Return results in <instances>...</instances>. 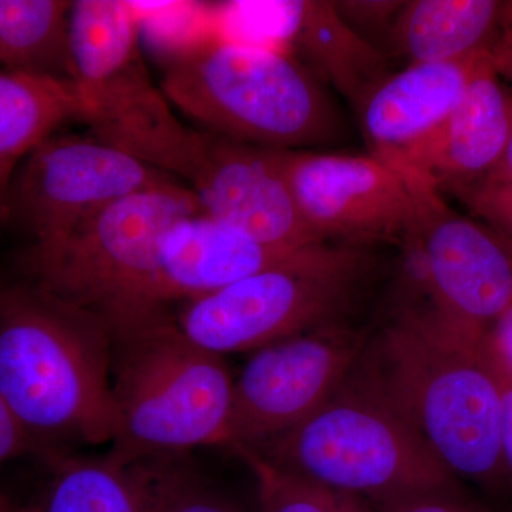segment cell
I'll use <instances>...</instances> for the list:
<instances>
[{
	"instance_id": "e0dca14e",
	"label": "cell",
	"mask_w": 512,
	"mask_h": 512,
	"mask_svg": "<svg viewBox=\"0 0 512 512\" xmlns=\"http://www.w3.org/2000/svg\"><path fill=\"white\" fill-rule=\"evenodd\" d=\"M53 478L35 512H156L180 467L173 457L113 456L50 461Z\"/></svg>"
},
{
	"instance_id": "9c48e42d",
	"label": "cell",
	"mask_w": 512,
	"mask_h": 512,
	"mask_svg": "<svg viewBox=\"0 0 512 512\" xmlns=\"http://www.w3.org/2000/svg\"><path fill=\"white\" fill-rule=\"evenodd\" d=\"M180 184L178 178L93 134H53L33 148L10 181L2 221L43 247L114 202Z\"/></svg>"
},
{
	"instance_id": "ffe728a7",
	"label": "cell",
	"mask_w": 512,
	"mask_h": 512,
	"mask_svg": "<svg viewBox=\"0 0 512 512\" xmlns=\"http://www.w3.org/2000/svg\"><path fill=\"white\" fill-rule=\"evenodd\" d=\"M82 116L73 83L0 69V221L20 163L67 121Z\"/></svg>"
},
{
	"instance_id": "44dd1931",
	"label": "cell",
	"mask_w": 512,
	"mask_h": 512,
	"mask_svg": "<svg viewBox=\"0 0 512 512\" xmlns=\"http://www.w3.org/2000/svg\"><path fill=\"white\" fill-rule=\"evenodd\" d=\"M67 0H0V69L73 83Z\"/></svg>"
},
{
	"instance_id": "8fae6325",
	"label": "cell",
	"mask_w": 512,
	"mask_h": 512,
	"mask_svg": "<svg viewBox=\"0 0 512 512\" xmlns=\"http://www.w3.org/2000/svg\"><path fill=\"white\" fill-rule=\"evenodd\" d=\"M404 175L416 198L417 224L403 245L430 305L453 322L488 330L512 303L511 245L451 210L440 191Z\"/></svg>"
},
{
	"instance_id": "5b68a950",
	"label": "cell",
	"mask_w": 512,
	"mask_h": 512,
	"mask_svg": "<svg viewBox=\"0 0 512 512\" xmlns=\"http://www.w3.org/2000/svg\"><path fill=\"white\" fill-rule=\"evenodd\" d=\"M232 396L224 357L185 338L170 309L113 333L110 456L136 461L227 446Z\"/></svg>"
},
{
	"instance_id": "836d02e7",
	"label": "cell",
	"mask_w": 512,
	"mask_h": 512,
	"mask_svg": "<svg viewBox=\"0 0 512 512\" xmlns=\"http://www.w3.org/2000/svg\"><path fill=\"white\" fill-rule=\"evenodd\" d=\"M16 512H35V511H33V508H25V510H20V511H16Z\"/></svg>"
},
{
	"instance_id": "7c38bea8",
	"label": "cell",
	"mask_w": 512,
	"mask_h": 512,
	"mask_svg": "<svg viewBox=\"0 0 512 512\" xmlns=\"http://www.w3.org/2000/svg\"><path fill=\"white\" fill-rule=\"evenodd\" d=\"M285 168L303 218L323 241L366 247L412 237V185L384 158L285 151Z\"/></svg>"
},
{
	"instance_id": "f1b7e54d",
	"label": "cell",
	"mask_w": 512,
	"mask_h": 512,
	"mask_svg": "<svg viewBox=\"0 0 512 512\" xmlns=\"http://www.w3.org/2000/svg\"><path fill=\"white\" fill-rule=\"evenodd\" d=\"M490 56L498 76L512 83V2H504L503 18L490 47Z\"/></svg>"
},
{
	"instance_id": "1f68e13d",
	"label": "cell",
	"mask_w": 512,
	"mask_h": 512,
	"mask_svg": "<svg viewBox=\"0 0 512 512\" xmlns=\"http://www.w3.org/2000/svg\"><path fill=\"white\" fill-rule=\"evenodd\" d=\"M339 512H373L370 508H367L363 500L360 498L353 497V495L346 494L345 500H343L342 507Z\"/></svg>"
},
{
	"instance_id": "2e32d148",
	"label": "cell",
	"mask_w": 512,
	"mask_h": 512,
	"mask_svg": "<svg viewBox=\"0 0 512 512\" xmlns=\"http://www.w3.org/2000/svg\"><path fill=\"white\" fill-rule=\"evenodd\" d=\"M488 52L454 62L410 64L386 77L359 107L372 154L389 160L436 130Z\"/></svg>"
},
{
	"instance_id": "603a6c76",
	"label": "cell",
	"mask_w": 512,
	"mask_h": 512,
	"mask_svg": "<svg viewBox=\"0 0 512 512\" xmlns=\"http://www.w3.org/2000/svg\"><path fill=\"white\" fill-rule=\"evenodd\" d=\"M458 197L485 227L512 247V184L478 183L457 188Z\"/></svg>"
},
{
	"instance_id": "4fadbf2b",
	"label": "cell",
	"mask_w": 512,
	"mask_h": 512,
	"mask_svg": "<svg viewBox=\"0 0 512 512\" xmlns=\"http://www.w3.org/2000/svg\"><path fill=\"white\" fill-rule=\"evenodd\" d=\"M188 187L202 212L268 247L299 249L326 242L296 204L285 151L201 131L200 153Z\"/></svg>"
},
{
	"instance_id": "277c9868",
	"label": "cell",
	"mask_w": 512,
	"mask_h": 512,
	"mask_svg": "<svg viewBox=\"0 0 512 512\" xmlns=\"http://www.w3.org/2000/svg\"><path fill=\"white\" fill-rule=\"evenodd\" d=\"M254 450L382 512L457 497V477L412 424L350 373L312 416Z\"/></svg>"
},
{
	"instance_id": "4dcf8cb0",
	"label": "cell",
	"mask_w": 512,
	"mask_h": 512,
	"mask_svg": "<svg viewBox=\"0 0 512 512\" xmlns=\"http://www.w3.org/2000/svg\"><path fill=\"white\" fill-rule=\"evenodd\" d=\"M396 512H477L461 507L457 500L448 498H437V500L420 501V503L407 505Z\"/></svg>"
},
{
	"instance_id": "f546056e",
	"label": "cell",
	"mask_w": 512,
	"mask_h": 512,
	"mask_svg": "<svg viewBox=\"0 0 512 512\" xmlns=\"http://www.w3.org/2000/svg\"><path fill=\"white\" fill-rule=\"evenodd\" d=\"M480 181L490 184H512V133L503 157L494 165L493 170Z\"/></svg>"
},
{
	"instance_id": "30bf717a",
	"label": "cell",
	"mask_w": 512,
	"mask_h": 512,
	"mask_svg": "<svg viewBox=\"0 0 512 512\" xmlns=\"http://www.w3.org/2000/svg\"><path fill=\"white\" fill-rule=\"evenodd\" d=\"M365 348L329 326L252 352L234 380L227 447L255 448L312 416L345 382Z\"/></svg>"
},
{
	"instance_id": "5bb4252c",
	"label": "cell",
	"mask_w": 512,
	"mask_h": 512,
	"mask_svg": "<svg viewBox=\"0 0 512 512\" xmlns=\"http://www.w3.org/2000/svg\"><path fill=\"white\" fill-rule=\"evenodd\" d=\"M511 133L512 96L488 52L443 123L387 161L434 190L454 191L483 180L493 170Z\"/></svg>"
},
{
	"instance_id": "d6a6232c",
	"label": "cell",
	"mask_w": 512,
	"mask_h": 512,
	"mask_svg": "<svg viewBox=\"0 0 512 512\" xmlns=\"http://www.w3.org/2000/svg\"><path fill=\"white\" fill-rule=\"evenodd\" d=\"M0 512H16L10 507L9 501L2 497V495H0Z\"/></svg>"
},
{
	"instance_id": "3957f363",
	"label": "cell",
	"mask_w": 512,
	"mask_h": 512,
	"mask_svg": "<svg viewBox=\"0 0 512 512\" xmlns=\"http://www.w3.org/2000/svg\"><path fill=\"white\" fill-rule=\"evenodd\" d=\"M160 86L197 130L249 146L312 151L342 131L316 77L291 56L254 43L185 46L164 64Z\"/></svg>"
},
{
	"instance_id": "484cf974",
	"label": "cell",
	"mask_w": 512,
	"mask_h": 512,
	"mask_svg": "<svg viewBox=\"0 0 512 512\" xmlns=\"http://www.w3.org/2000/svg\"><path fill=\"white\" fill-rule=\"evenodd\" d=\"M29 453L42 451L0 394V466Z\"/></svg>"
},
{
	"instance_id": "d6986e66",
	"label": "cell",
	"mask_w": 512,
	"mask_h": 512,
	"mask_svg": "<svg viewBox=\"0 0 512 512\" xmlns=\"http://www.w3.org/2000/svg\"><path fill=\"white\" fill-rule=\"evenodd\" d=\"M503 10L504 2L497 0L404 2L390 40L407 66L454 62L490 50Z\"/></svg>"
},
{
	"instance_id": "52a82bcc",
	"label": "cell",
	"mask_w": 512,
	"mask_h": 512,
	"mask_svg": "<svg viewBox=\"0 0 512 512\" xmlns=\"http://www.w3.org/2000/svg\"><path fill=\"white\" fill-rule=\"evenodd\" d=\"M73 84L90 134L190 183L201 131L185 124L141 49L136 9L120 0H74Z\"/></svg>"
},
{
	"instance_id": "4316f807",
	"label": "cell",
	"mask_w": 512,
	"mask_h": 512,
	"mask_svg": "<svg viewBox=\"0 0 512 512\" xmlns=\"http://www.w3.org/2000/svg\"><path fill=\"white\" fill-rule=\"evenodd\" d=\"M488 348V345H487ZM490 352V349H488ZM501 393V451L508 474L512 476V376L490 352Z\"/></svg>"
},
{
	"instance_id": "7402d4cb",
	"label": "cell",
	"mask_w": 512,
	"mask_h": 512,
	"mask_svg": "<svg viewBox=\"0 0 512 512\" xmlns=\"http://www.w3.org/2000/svg\"><path fill=\"white\" fill-rule=\"evenodd\" d=\"M254 473L262 512H339L345 495L276 466L249 447H232Z\"/></svg>"
},
{
	"instance_id": "d4e9b609",
	"label": "cell",
	"mask_w": 512,
	"mask_h": 512,
	"mask_svg": "<svg viewBox=\"0 0 512 512\" xmlns=\"http://www.w3.org/2000/svg\"><path fill=\"white\" fill-rule=\"evenodd\" d=\"M404 2H333L340 18L355 30L382 29L399 15Z\"/></svg>"
},
{
	"instance_id": "8992f818",
	"label": "cell",
	"mask_w": 512,
	"mask_h": 512,
	"mask_svg": "<svg viewBox=\"0 0 512 512\" xmlns=\"http://www.w3.org/2000/svg\"><path fill=\"white\" fill-rule=\"evenodd\" d=\"M202 211L187 184L114 202L25 259L29 281L103 320L111 335L160 315L158 256L168 229Z\"/></svg>"
},
{
	"instance_id": "cb8c5ba5",
	"label": "cell",
	"mask_w": 512,
	"mask_h": 512,
	"mask_svg": "<svg viewBox=\"0 0 512 512\" xmlns=\"http://www.w3.org/2000/svg\"><path fill=\"white\" fill-rule=\"evenodd\" d=\"M156 512H239V510L225 498L194 483L191 476L180 470L165 491Z\"/></svg>"
},
{
	"instance_id": "83f0119b",
	"label": "cell",
	"mask_w": 512,
	"mask_h": 512,
	"mask_svg": "<svg viewBox=\"0 0 512 512\" xmlns=\"http://www.w3.org/2000/svg\"><path fill=\"white\" fill-rule=\"evenodd\" d=\"M485 340L497 362L512 376V303L488 328Z\"/></svg>"
},
{
	"instance_id": "7a4b0ae2",
	"label": "cell",
	"mask_w": 512,
	"mask_h": 512,
	"mask_svg": "<svg viewBox=\"0 0 512 512\" xmlns=\"http://www.w3.org/2000/svg\"><path fill=\"white\" fill-rule=\"evenodd\" d=\"M111 346L103 320L33 282L0 289V394L47 460L111 443Z\"/></svg>"
},
{
	"instance_id": "ac0fdd59",
	"label": "cell",
	"mask_w": 512,
	"mask_h": 512,
	"mask_svg": "<svg viewBox=\"0 0 512 512\" xmlns=\"http://www.w3.org/2000/svg\"><path fill=\"white\" fill-rule=\"evenodd\" d=\"M276 6L289 42L357 109L389 77L382 53L340 18L333 2L302 0Z\"/></svg>"
},
{
	"instance_id": "6da1fadb",
	"label": "cell",
	"mask_w": 512,
	"mask_h": 512,
	"mask_svg": "<svg viewBox=\"0 0 512 512\" xmlns=\"http://www.w3.org/2000/svg\"><path fill=\"white\" fill-rule=\"evenodd\" d=\"M485 335L431 305L404 306L350 375L409 421L454 476L498 485L508 471L500 383Z\"/></svg>"
},
{
	"instance_id": "ba28073f",
	"label": "cell",
	"mask_w": 512,
	"mask_h": 512,
	"mask_svg": "<svg viewBox=\"0 0 512 512\" xmlns=\"http://www.w3.org/2000/svg\"><path fill=\"white\" fill-rule=\"evenodd\" d=\"M370 271L365 247L332 242L218 291L181 302L173 313L185 338L208 352H255L282 339L338 326Z\"/></svg>"
},
{
	"instance_id": "9a60e30c",
	"label": "cell",
	"mask_w": 512,
	"mask_h": 512,
	"mask_svg": "<svg viewBox=\"0 0 512 512\" xmlns=\"http://www.w3.org/2000/svg\"><path fill=\"white\" fill-rule=\"evenodd\" d=\"M306 248L268 247L205 212L187 215L168 229L161 242L158 306L170 309L173 303L208 295L282 264Z\"/></svg>"
}]
</instances>
